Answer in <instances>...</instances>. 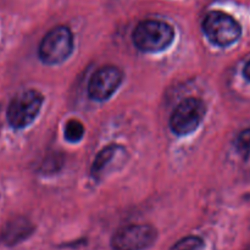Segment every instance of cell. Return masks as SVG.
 I'll list each match as a JSON object with an SVG mask.
<instances>
[{
	"label": "cell",
	"instance_id": "6da1fadb",
	"mask_svg": "<svg viewBox=\"0 0 250 250\" xmlns=\"http://www.w3.org/2000/svg\"><path fill=\"white\" fill-rule=\"evenodd\" d=\"M175 31L172 26L159 20H144L139 22L132 33V41L138 50L144 53H159L172 44Z\"/></svg>",
	"mask_w": 250,
	"mask_h": 250
},
{
	"label": "cell",
	"instance_id": "7a4b0ae2",
	"mask_svg": "<svg viewBox=\"0 0 250 250\" xmlns=\"http://www.w3.org/2000/svg\"><path fill=\"white\" fill-rule=\"evenodd\" d=\"M203 32L210 42L220 48L236 43L242 36V27L231 15L222 11H211L204 17Z\"/></svg>",
	"mask_w": 250,
	"mask_h": 250
},
{
	"label": "cell",
	"instance_id": "3957f363",
	"mask_svg": "<svg viewBox=\"0 0 250 250\" xmlns=\"http://www.w3.org/2000/svg\"><path fill=\"white\" fill-rule=\"evenodd\" d=\"M73 51V36L66 26L50 29L39 44V59L46 65L63 62Z\"/></svg>",
	"mask_w": 250,
	"mask_h": 250
},
{
	"label": "cell",
	"instance_id": "277c9868",
	"mask_svg": "<svg viewBox=\"0 0 250 250\" xmlns=\"http://www.w3.org/2000/svg\"><path fill=\"white\" fill-rule=\"evenodd\" d=\"M43 102V95L34 89L24 90L16 95L7 106L6 119L10 126L19 129L29 126L38 116Z\"/></svg>",
	"mask_w": 250,
	"mask_h": 250
},
{
	"label": "cell",
	"instance_id": "5b68a950",
	"mask_svg": "<svg viewBox=\"0 0 250 250\" xmlns=\"http://www.w3.org/2000/svg\"><path fill=\"white\" fill-rule=\"evenodd\" d=\"M158 232L151 225L133 224L121 227L111 238L114 250H144L154 244Z\"/></svg>",
	"mask_w": 250,
	"mask_h": 250
},
{
	"label": "cell",
	"instance_id": "8992f818",
	"mask_svg": "<svg viewBox=\"0 0 250 250\" xmlns=\"http://www.w3.org/2000/svg\"><path fill=\"white\" fill-rule=\"evenodd\" d=\"M207 109L203 100L187 98L178 104L170 119V127L177 136L193 133L202 124Z\"/></svg>",
	"mask_w": 250,
	"mask_h": 250
},
{
	"label": "cell",
	"instance_id": "52a82bcc",
	"mask_svg": "<svg viewBox=\"0 0 250 250\" xmlns=\"http://www.w3.org/2000/svg\"><path fill=\"white\" fill-rule=\"evenodd\" d=\"M124 73L116 66H103L95 71L88 82V95L97 102H105L117 90Z\"/></svg>",
	"mask_w": 250,
	"mask_h": 250
},
{
	"label": "cell",
	"instance_id": "ba28073f",
	"mask_svg": "<svg viewBox=\"0 0 250 250\" xmlns=\"http://www.w3.org/2000/svg\"><path fill=\"white\" fill-rule=\"evenodd\" d=\"M34 227L32 222L26 217H15L10 220L0 231V241L5 246H16L26 238H28L33 232Z\"/></svg>",
	"mask_w": 250,
	"mask_h": 250
},
{
	"label": "cell",
	"instance_id": "9c48e42d",
	"mask_svg": "<svg viewBox=\"0 0 250 250\" xmlns=\"http://www.w3.org/2000/svg\"><path fill=\"white\" fill-rule=\"evenodd\" d=\"M124 150V148L119 146H109L106 148L103 149L102 151H99L95 158L94 163L92 165V176L94 178H99L103 175L105 168L109 166V164L114 160V158H116L117 153L119 151Z\"/></svg>",
	"mask_w": 250,
	"mask_h": 250
},
{
	"label": "cell",
	"instance_id": "30bf717a",
	"mask_svg": "<svg viewBox=\"0 0 250 250\" xmlns=\"http://www.w3.org/2000/svg\"><path fill=\"white\" fill-rule=\"evenodd\" d=\"M84 126L78 120H68L65 125V139L70 143H77L83 138Z\"/></svg>",
	"mask_w": 250,
	"mask_h": 250
},
{
	"label": "cell",
	"instance_id": "8fae6325",
	"mask_svg": "<svg viewBox=\"0 0 250 250\" xmlns=\"http://www.w3.org/2000/svg\"><path fill=\"white\" fill-rule=\"evenodd\" d=\"M236 149L244 160H248L250 156V128L244 129L238 134V138L236 141Z\"/></svg>",
	"mask_w": 250,
	"mask_h": 250
},
{
	"label": "cell",
	"instance_id": "7c38bea8",
	"mask_svg": "<svg viewBox=\"0 0 250 250\" xmlns=\"http://www.w3.org/2000/svg\"><path fill=\"white\" fill-rule=\"evenodd\" d=\"M204 246L202 238L195 236H188L178 241L171 250H200Z\"/></svg>",
	"mask_w": 250,
	"mask_h": 250
},
{
	"label": "cell",
	"instance_id": "4fadbf2b",
	"mask_svg": "<svg viewBox=\"0 0 250 250\" xmlns=\"http://www.w3.org/2000/svg\"><path fill=\"white\" fill-rule=\"evenodd\" d=\"M243 76L247 78V80L250 81V60L246 63L243 68Z\"/></svg>",
	"mask_w": 250,
	"mask_h": 250
}]
</instances>
